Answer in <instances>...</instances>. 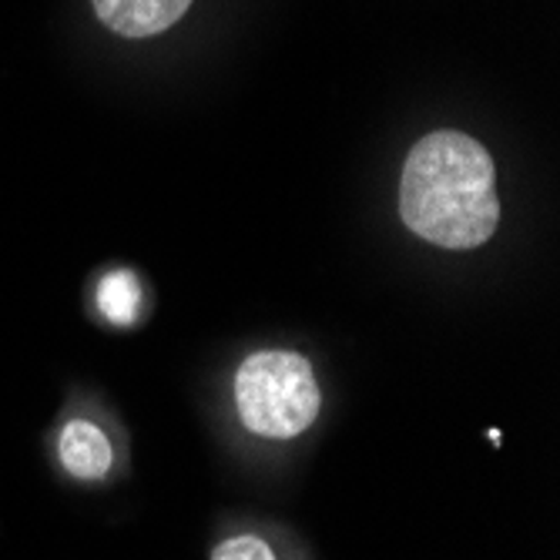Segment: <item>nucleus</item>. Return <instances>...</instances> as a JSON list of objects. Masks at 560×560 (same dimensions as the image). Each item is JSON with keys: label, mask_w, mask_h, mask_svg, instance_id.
Listing matches in <instances>:
<instances>
[{"label": "nucleus", "mask_w": 560, "mask_h": 560, "mask_svg": "<svg viewBox=\"0 0 560 560\" xmlns=\"http://www.w3.org/2000/svg\"><path fill=\"white\" fill-rule=\"evenodd\" d=\"M58 456L71 477L78 480H105L115 467L112 436L94 420H68L58 436Z\"/></svg>", "instance_id": "4"}, {"label": "nucleus", "mask_w": 560, "mask_h": 560, "mask_svg": "<svg viewBox=\"0 0 560 560\" xmlns=\"http://www.w3.org/2000/svg\"><path fill=\"white\" fill-rule=\"evenodd\" d=\"M91 4L97 21L108 31L141 40L178 24L191 8V0H91Z\"/></svg>", "instance_id": "3"}, {"label": "nucleus", "mask_w": 560, "mask_h": 560, "mask_svg": "<svg viewBox=\"0 0 560 560\" xmlns=\"http://www.w3.org/2000/svg\"><path fill=\"white\" fill-rule=\"evenodd\" d=\"M323 393L310 360L285 349L248 355L235 373V410L248 433L295 440L319 417Z\"/></svg>", "instance_id": "2"}, {"label": "nucleus", "mask_w": 560, "mask_h": 560, "mask_svg": "<svg viewBox=\"0 0 560 560\" xmlns=\"http://www.w3.org/2000/svg\"><path fill=\"white\" fill-rule=\"evenodd\" d=\"M399 215L406 229L440 248H477L500 222L490 151L464 131L420 138L402 162Z\"/></svg>", "instance_id": "1"}, {"label": "nucleus", "mask_w": 560, "mask_h": 560, "mask_svg": "<svg viewBox=\"0 0 560 560\" xmlns=\"http://www.w3.org/2000/svg\"><path fill=\"white\" fill-rule=\"evenodd\" d=\"M97 310L105 313V319H112L115 326H131L138 319L141 310V285L135 272H112L101 279L97 285Z\"/></svg>", "instance_id": "5"}, {"label": "nucleus", "mask_w": 560, "mask_h": 560, "mask_svg": "<svg viewBox=\"0 0 560 560\" xmlns=\"http://www.w3.org/2000/svg\"><path fill=\"white\" fill-rule=\"evenodd\" d=\"M212 560H279L272 544L259 534H235L212 550Z\"/></svg>", "instance_id": "6"}]
</instances>
